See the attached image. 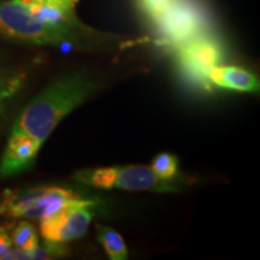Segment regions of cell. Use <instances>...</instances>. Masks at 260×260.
Returning <instances> with one entry per match:
<instances>
[{
    "label": "cell",
    "instance_id": "cell-15",
    "mask_svg": "<svg viewBox=\"0 0 260 260\" xmlns=\"http://www.w3.org/2000/svg\"><path fill=\"white\" fill-rule=\"evenodd\" d=\"M12 240L5 228L0 226V259H4L5 255L12 249Z\"/></svg>",
    "mask_w": 260,
    "mask_h": 260
},
{
    "label": "cell",
    "instance_id": "cell-4",
    "mask_svg": "<svg viewBox=\"0 0 260 260\" xmlns=\"http://www.w3.org/2000/svg\"><path fill=\"white\" fill-rule=\"evenodd\" d=\"M81 183L96 188H116L124 190L144 191H176L178 186L174 178L165 180L155 175L151 167L129 165V167L100 168L94 170H82L76 174Z\"/></svg>",
    "mask_w": 260,
    "mask_h": 260
},
{
    "label": "cell",
    "instance_id": "cell-9",
    "mask_svg": "<svg viewBox=\"0 0 260 260\" xmlns=\"http://www.w3.org/2000/svg\"><path fill=\"white\" fill-rule=\"evenodd\" d=\"M210 83L237 92L255 93L259 90V79L251 71L239 67L217 65L209 73Z\"/></svg>",
    "mask_w": 260,
    "mask_h": 260
},
{
    "label": "cell",
    "instance_id": "cell-7",
    "mask_svg": "<svg viewBox=\"0 0 260 260\" xmlns=\"http://www.w3.org/2000/svg\"><path fill=\"white\" fill-rule=\"evenodd\" d=\"M94 206L95 203L84 199L75 191L60 187H37L32 188V197L23 218L42 219L58 211L69 206Z\"/></svg>",
    "mask_w": 260,
    "mask_h": 260
},
{
    "label": "cell",
    "instance_id": "cell-13",
    "mask_svg": "<svg viewBox=\"0 0 260 260\" xmlns=\"http://www.w3.org/2000/svg\"><path fill=\"white\" fill-rule=\"evenodd\" d=\"M22 83V75L0 67V94L11 98L17 92Z\"/></svg>",
    "mask_w": 260,
    "mask_h": 260
},
{
    "label": "cell",
    "instance_id": "cell-16",
    "mask_svg": "<svg viewBox=\"0 0 260 260\" xmlns=\"http://www.w3.org/2000/svg\"><path fill=\"white\" fill-rule=\"evenodd\" d=\"M25 5L32 4H47V3H69V2H79V0H19Z\"/></svg>",
    "mask_w": 260,
    "mask_h": 260
},
{
    "label": "cell",
    "instance_id": "cell-6",
    "mask_svg": "<svg viewBox=\"0 0 260 260\" xmlns=\"http://www.w3.org/2000/svg\"><path fill=\"white\" fill-rule=\"evenodd\" d=\"M92 206H69L40 219L41 235L46 241L65 243L80 239L88 229L93 213Z\"/></svg>",
    "mask_w": 260,
    "mask_h": 260
},
{
    "label": "cell",
    "instance_id": "cell-11",
    "mask_svg": "<svg viewBox=\"0 0 260 260\" xmlns=\"http://www.w3.org/2000/svg\"><path fill=\"white\" fill-rule=\"evenodd\" d=\"M12 245L16 248L30 251L39 245V240L35 233L34 226L29 222H21L16 226L14 234H12Z\"/></svg>",
    "mask_w": 260,
    "mask_h": 260
},
{
    "label": "cell",
    "instance_id": "cell-3",
    "mask_svg": "<svg viewBox=\"0 0 260 260\" xmlns=\"http://www.w3.org/2000/svg\"><path fill=\"white\" fill-rule=\"evenodd\" d=\"M149 23L162 44L174 48L209 30L206 12L195 0H172Z\"/></svg>",
    "mask_w": 260,
    "mask_h": 260
},
{
    "label": "cell",
    "instance_id": "cell-2",
    "mask_svg": "<svg viewBox=\"0 0 260 260\" xmlns=\"http://www.w3.org/2000/svg\"><path fill=\"white\" fill-rule=\"evenodd\" d=\"M0 37L31 45H61L74 40L75 27L52 24L19 0H0Z\"/></svg>",
    "mask_w": 260,
    "mask_h": 260
},
{
    "label": "cell",
    "instance_id": "cell-5",
    "mask_svg": "<svg viewBox=\"0 0 260 260\" xmlns=\"http://www.w3.org/2000/svg\"><path fill=\"white\" fill-rule=\"evenodd\" d=\"M175 51L181 69L204 86L210 83L209 73L219 65L223 58L222 46L209 32L183 42L175 47Z\"/></svg>",
    "mask_w": 260,
    "mask_h": 260
},
{
    "label": "cell",
    "instance_id": "cell-12",
    "mask_svg": "<svg viewBox=\"0 0 260 260\" xmlns=\"http://www.w3.org/2000/svg\"><path fill=\"white\" fill-rule=\"evenodd\" d=\"M177 168V158L169 153H160L157 155L151 165V169L154 174L158 175L159 177L165 178V180H170V178L176 176Z\"/></svg>",
    "mask_w": 260,
    "mask_h": 260
},
{
    "label": "cell",
    "instance_id": "cell-17",
    "mask_svg": "<svg viewBox=\"0 0 260 260\" xmlns=\"http://www.w3.org/2000/svg\"><path fill=\"white\" fill-rule=\"evenodd\" d=\"M9 99H10L9 96L2 95V94H0V118H2L3 115H4L5 109H6V102H8Z\"/></svg>",
    "mask_w": 260,
    "mask_h": 260
},
{
    "label": "cell",
    "instance_id": "cell-1",
    "mask_svg": "<svg viewBox=\"0 0 260 260\" xmlns=\"http://www.w3.org/2000/svg\"><path fill=\"white\" fill-rule=\"evenodd\" d=\"M94 89L93 81L82 74L61 77L25 107L12 130L25 133L44 144L56 126L86 102Z\"/></svg>",
    "mask_w": 260,
    "mask_h": 260
},
{
    "label": "cell",
    "instance_id": "cell-14",
    "mask_svg": "<svg viewBox=\"0 0 260 260\" xmlns=\"http://www.w3.org/2000/svg\"><path fill=\"white\" fill-rule=\"evenodd\" d=\"M140 12L147 18L149 22L155 16L160 14L167 6L170 4L172 0H136Z\"/></svg>",
    "mask_w": 260,
    "mask_h": 260
},
{
    "label": "cell",
    "instance_id": "cell-8",
    "mask_svg": "<svg viewBox=\"0 0 260 260\" xmlns=\"http://www.w3.org/2000/svg\"><path fill=\"white\" fill-rule=\"evenodd\" d=\"M41 142L21 132H14L0 162V177H9L28 169L37 158Z\"/></svg>",
    "mask_w": 260,
    "mask_h": 260
},
{
    "label": "cell",
    "instance_id": "cell-10",
    "mask_svg": "<svg viewBox=\"0 0 260 260\" xmlns=\"http://www.w3.org/2000/svg\"><path fill=\"white\" fill-rule=\"evenodd\" d=\"M96 235L110 259L125 260L128 259V249L123 237L118 233L104 225H96Z\"/></svg>",
    "mask_w": 260,
    "mask_h": 260
}]
</instances>
